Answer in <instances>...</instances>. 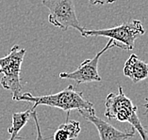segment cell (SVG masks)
Here are the masks:
<instances>
[{"label": "cell", "mask_w": 148, "mask_h": 140, "mask_svg": "<svg viewBox=\"0 0 148 140\" xmlns=\"http://www.w3.org/2000/svg\"><path fill=\"white\" fill-rule=\"evenodd\" d=\"M17 101H24L33 103L31 110L33 111L39 105H47L50 107H56L66 112L72 110L89 111L93 112L95 106L92 102L85 99L81 91L75 90L74 86L69 85L68 87L56 94H49L44 96H33L29 92H26L19 96Z\"/></svg>", "instance_id": "cell-1"}, {"label": "cell", "mask_w": 148, "mask_h": 140, "mask_svg": "<svg viewBox=\"0 0 148 140\" xmlns=\"http://www.w3.org/2000/svg\"><path fill=\"white\" fill-rule=\"evenodd\" d=\"M118 93L111 92L105 100V117L108 118H115L120 122H128L133 129L139 133L142 140H148L147 131L143 126L137 115L138 107L125 94L123 88L118 85Z\"/></svg>", "instance_id": "cell-2"}, {"label": "cell", "mask_w": 148, "mask_h": 140, "mask_svg": "<svg viewBox=\"0 0 148 140\" xmlns=\"http://www.w3.org/2000/svg\"><path fill=\"white\" fill-rule=\"evenodd\" d=\"M145 33V29L140 20H132L123 23L120 26L107 29H84L81 32L82 37H106L112 39L117 47L125 51L134 49L135 41L140 36Z\"/></svg>", "instance_id": "cell-3"}, {"label": "cell", "mask_w": 148, "mask_h": 140, "mask_svg": "<svg viewBox=\"0 0 148 140\" xmlns=\"http://www.w3.org/2000/svg\"><path fill=\"white\" fill-rule=\"evenodd\" d=\"M26 49L20 48L19 45H13L9 55L0 58V73L3 76L0 79V84L6 90H10L12 94V100L17 101L22 95V84H21V66Z\"/></svg>", "instance_id": "cell-4"}, {"label": "cell", "mask_w": 148, "mask_h": 140, "mask_svg": "<svg viewBox=\"0 0 148 140\" xmlns=\"http://www.w3.org/2000/svg\"><path fill=\"white\" fill-rule=\"evenodd\" d=\"M42 6L49 10L48 22L54 27L66 31L69 27L84 31L77 19L73 0H42Z\"/></svg>", "instance_id": "cell-5"}, {"label": "cell", "mask_w": 148, "mask_h": 140, "mask_svg": "<svg viewBox=\"0 0 148 140\" xmlns=\"http://www.w3.org/2000/svg\"><path fill=\"white\" fill-rule=\"evenodd\" d=\"M112 47H117L112 39H110L106 46L96 54V56L91 59H85L77 69L72 73H60V77L62 79H71L77 85L82 83H91V82H101L102 78L98 73V62L101 56Z\"/></svg>", "instance_id": "cell-6"}, {"label": "cell", "mask_w": 148, "mask_h": 140, "mask_svg": "<svg viewBox=\"0 0 148 140\" xmlns=\"http://www.w3.org/2000/svg\"><path fill=\"white\" fill-rule=\"evenodd\" d=\"M78 113L96 127L100 136V140H127L135 136V129L130 131H121L113 127L107 121L98 118L95 115V111H78Z\"/></svg>", "instance_id": "cell-7"}, {"label": "cell", "mask_w": 148, "mask_h": 140, "mask_svg": "<svg viewBox=\"0 0 148 140\" xmlns=\"http://www.w3.org/2000/svg\"><path fill=\"white\" fill-rule=\"evenodd\" d=\"M124 74L131 79L133 83H138L148 78V64L132 54L124 65Z\"/></svg>", "instance_id": "cell-8"}, {"label": "cell", "mask_w": 148, "mask_h": 140, "mask_svg": "<svg viewBox=\"0 0 148 140\" xmlns=\"http://www.w3.org/2000/svg\"><path fill=\"white\" fill-rule=\"evenodd\" d=\"M81 128L79 121L70 120L69 112H67L66 121L60 124L54 134V140H75L80 134Z\"/></svg>", "instance_id": "cell-9"}, {"label": "cell", "mask_w": 148, "mask_h": 140, "mask_svg": "<svg viewBox=\"0 0 148 140\" xmlns=\"http://www.w3.org/2000/svg\"><path fill=\"white\" fill-rule=\"evenodd\" d=\"M32 110L27 109L23 112H18L12 114V126L8 129L9 134L10 135V137L9 140H22L23 137H20L19 133L24 128V126L27 123L29 120V118L31 117Z\"/></svg>", "instance_id": "cell-10"}, {"label": "cell", "mask_w": 148, "mask_h": 140, "mask_svg": "<svg viewBox=\"0 0 148 140\" xmlns=\"http://www.w3.org/2000/svg\"><path fill=\"white\" fill-rule=\"evenodd\" d=\"M31 117L33 118L35 125H36V130H37V136H36V140H46L44 136H42V131H41V126H40V122H39V120H38V115H37V113H36L35 110L32 111Z\"/></svg>", "instance_id": "cell-11"}, {"label": "cell", "mask_w": 148, "mask_h": 140, "mask_svg": "<svg viewBox=\"0 0 148 140\" xmlns=\"http://www.w3.org/2000/svg\"><path fill=\"white\" fill-rule=\"evenodd\" d=\"M116 0H89L91 5H108L113 4Z\"/></svg>", "instance_id": "cell-12"}, {"label": "cell", "mask_w": 148, "mask_h": 140, "mask_svg": "<svg viewBox=\"0 0 148 140\" xmlns=\"http://www.w3.org/2000/svg\"><path fill=\"white\" fill-rule=\"evenodd\" d=\"M143 107L145 108V112L143 113V115H146L148 113V98H145V103L143 105Z\"/></svg>", "instance_id": "cell-13"}]
</instances>
